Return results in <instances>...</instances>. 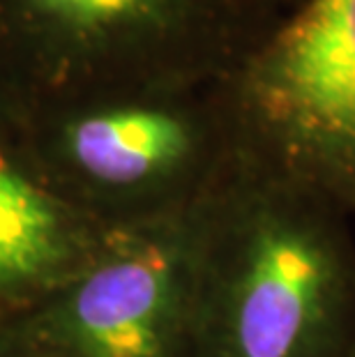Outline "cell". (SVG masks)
Wrapping results in <instances>:
<instances>
[{"label": "cell", "mask_w": 355, "mask_h": 357, "mask_svg": "<svg viewBox=\"0 0 355 357\" xmlns=\"http://www.w3.org/2000/svg\"><path fill=\"white\" fill-rule=\"evenodd\" d=\"M355 222L243 155L190 210V357H355Z\"/></svg>", "instance_id": "cell-1"}, {"label": "cell", "mask_w": 355, "mask_h": 357, "mask_svg": "<svg viewBox=\"0 0 355 357\" xmlns=\"http://www.w3.org/2000/svg\"><path fill=\"white\" fill-rule=\"evenodd\" d=\"M17 146L60 201L109 233L187 215L236 155L217 81L37 104Z\"/></svg>", "instance_id": "cell-2"}, {"label": "cell", "mask_w": 355, "mask_h": 357, "mask_svg": "<svg viewBox=\"0 0 355 357\" xmlns=\"http://www.w3.org/2000/svg\"><path fill=\"white\" fill-rule=\"evenodd\" d=\"M107 235L44 185L17 136H0V323L47 298Z\"/></svg>", "instance_id": "cell-6"}, {"label": "cell", "mask_w": 355, "mask_h": 357, "mask_svg": "<svg viewBox=\"0 0 355 357\" xmlns=\"http://www.w3.org/2000/svg\"><path fill=\"white\" fill-rule=\"evenodd\" d=\"M0 357H44L12 323H0Z\"/></svg>", "instance_id": "cell-7"}, {"label": "cell", "mask_w": 355, "mask_h": 357, "mask_svg": "<svg viewBox=\"0 0 355 357\" xmlns=\"http://www.w3.org/2000/svg\"><path fill=\"white\" fill-rule=\"evenodd\" d=\"M236 153L355 222V0H307L217 81Z\"/></svg>", "instance_id": "cell-4"}, {"label": "cell", "mask_w": 355, "mask_h": 357, "mask_svg": "<svg viewBox=\"0 0 355 357\" xmlns=\"http://www.w3.org/2000/svg\"><path fill=\"white\" fill-rule=\"evenodd\" d=\"M19 120H21L19 106L12 100V95H10V90L5 88V83L0 81V136H17Z\"/></svg>", "instance_id": "cell-8"}, {"label": "cell", "mask_w": 355, "mask_h": 357, "mask_svg": "<svg viewBox=\"0 0 355 357\" xmlns=\"http://www.w3.org/2000/svg\"><path fill=\"white\" fill-rule=\"evenodd\" d=\"M256 33L245 0H0V81L21 116L116 88L215 83Z\"/></svg>", "instance_id": "cell-3"}, {"label": "cell", "mask_w": 355, "mask_h": 357, "mask_svg": "<svg viewBox=\"0 0 355 357\" xmlns=\"http://www.w3.org/2000/svg\"><path fill=\"white\" fill-rule=\"evenodd\" d=\"M10 323L44 357H190V212L111 231L72 277Z\"/></svg>", "instance_id": "cell-5"}]
</instances>
